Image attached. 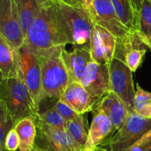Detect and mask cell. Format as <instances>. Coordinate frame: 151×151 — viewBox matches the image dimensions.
I'll list each match as a JSON object with an SVG mask.
<instances>
[{
    "label": "cell",
    "mask_w": 151,
    "mask_h": 151,
    "mask_svg": "<svg viewBox=\"0 0 151 151\" xmlns=\"http://www.w3.org/2000/svg\"><path fill=\"white\" fill-rule=\"evenodd\" d=\"M139 114L142 115L146 118H151V101Z\"/></svg>",
    "instance_id": "31"
},
{
    "label": "cell",
    "mask_w": 151,
    "mask_h": 151,
    "mask_svg": "<svg viewBox=\"0 0 151 151\" xmlns=\"http://www.w3.org/2000/svg\"><path fill=\"white\" fill-rule=\"evenodd\" d=\"M0 35L17 50L24 45L14 0H0Z\"/></svg>",
    "instance_id": "9"
},
{
    "label": "cell",
    "mask_w": 151,
    "mask_h": 151,
    "mask_svg": "<svg viewBox=\"0 0 151 151\" xmlns=\"http://www.w3.org/2000/svg\"><path fill=\"white\" fill-rule=\"evenodd\" d=\"M139 33L148 45L151 41V0H142L139 14Z\"/></svg>",
    "instance_id": "22"
},
{
    "label": "cell",
    "mask_w": 151,
    "mask_h": 151,
    "mask_svg": "<svg viewBox=\"0 0 151 151\" xmlns=\"http://www.w3.org/2000/svg\"><path fill=\"white\" fill-rule=\"evenodd\" d=\"M63 22L68 44L73 49L89 50L94 22L83 6H70L63 2L56 4Z\"/></svg>",
    "instance_id": "3"
},
{
    "label": "cell",
    "mask_w": 151,
    "mask_h": 151,
    "mask_svg": "<svg viewBox=\"0 0 151 151\" xmlns=\"http://www.w3.org/2000/svg\"></svg>",
    "instance_id": "39"
},
{
    "label": "cell",
    "mask_w": 151,
    "mask_h": 151,
    "mask_svg": "<svg viewBox=\"0 0 151 151\" xmlns=\"http://www.w3.org/2000/svg\"><path fill=\"white\" fill-rule=\"evenodd\" d=\"M53 107L66 121L75 120L83 116L77 113L71 106L60 99L57 100Z\"/></svg>",
    "instance_id": "27"
},
{
    "label": "cell",
    "mask_w": 151,
    "mask_h": 151,
    "mask_svg": "<svg viewBox=\"0 0 151 151\" xmlns=\"http://www.w3.org/2000/svg\"><path fill=\"white\" fill-rule=\"evenodd\" d=\"M18 151H20V150H18ZM29 151H33V150H29Z\"/></svg>",
    "instance_id": "38"
},
{
    "label": "cell",
    "mask_w": 151,
    "mask_h": 151,
    "mask_svg": "<svg viewBox=\"0 0 151 151\" xmlns=\"http://www.w3.org/2000/svg\"><path fill=\"white\" fill-rule=\"evenodd\" d=\"M122 24L131 32H139V16L131 0H111Z\"/></svg>",
    "instance_id": "20"
},
{
    "label": "cell",
    "mask_w": 151,
    "mask_h": 151,
    "mask_svg": "<svg viewBox=\"0 0 151 151\" xmlns=\"http://www.w3.org/2000/svg\"><path fill=\"white\" fill-rule=\"evenodd\" d=\"M150 44H151V41H150V43H149V44H148V45H150ZM148 45H147V47H148Z\"/></svg>",
    "instance_id": "37"
},
{
    "label": "cell",
    "mask_w": 151,
    "mask_h": 151,
    "mask_svg": "<svg viewBox=\"0 0 151 151\" xmlns=\"http://www.w3.org/2000/svg\"><path fill=\"white\" fill-rule=\"evenodd\" d=\"M132 73L122 55L115 52L114 58L109 66L111 92L117 95L131 113H134L136 112L134 104L136 91Z\"/></svg>",
    "instance_id": "6"
},
{
    "label": "cell",
    "mask_w": 151,
    "mask_h": 151,
    "mask_svg": "<svg viewBox=\"0 0 151 151\" xmlns=\"http://www.w3.org/2000/svg\"><path fill=\"white\" fill-rule=\"evenodd\" d=\"M62 2L70 6H83L81 0H61Z\"/></svg>",
    "instance_id": "33"
},
{
    "label": "cell",
    "mask_w": 151,
    "mask_h": 151,
    "mask_svg": "<svg viewBox=\"0 0 151 151\" xmlns=\"http://www.w3.org/2000/svg\"><path fill=\"white\" fill-rule=\"evenodd\" d=\"M57 3L43 7L29 26L24 47L37 55L58 46H66L68 40Z\"/></svg>",
    "instance_id": "1"
},
{
    "label": "cell",
    "mask_w": 151,
    "mask_h": 151,
    "mask_svg": "<svg viewBox=\"0 0 151 151\" xmlns=\"http://www.w3.org/2000/svg\"><path fill=\"white\" fill-rule=\"evenodd\" d=\"M60 99L81 115L92 111L100 100L90 95L81 83L70 81Z\"/></svg>",
    "instance_id": "15"
},
{
    "label": "cell",
    "mask_w": 151,
    "mask_h": 151,
    "mask_svg": "<svg viewBox=\"0 0 151 151\" xmlns=\"http://www.w3.org/2000/svg\"><path fill=\"white\" fill-rule=\"evenodd\" d=\"M37 135L33 151H83L66 131L58 129L41 122L34 115Z\"/></svg>",
    "instance_id": "5"
},
{
    "label": "cell",
    "mask_w": 151,
    "mask_h": 151,
    "mask_svg": "<svg viewBox=\"0 0 151 151\" xmlns=\"http://www.w3.org/2000/svg\"><path fill=\"white\" fill-rule=\"evenodd\" d=\"M151 101V92L143 89L139 84L137 83L135 97H134V109L136 113L139 114Z\"/></svg>",
    "instance_id": "26"
},
{
    "label": "cell",
    "mask_w": 151,
    "mask_h": 151,
    "mask_svg": "<svg viewBox=\"0 0 151 151\" xmlns=\"http://www.w3.org/2000/svg\"><path fill=\"white\" fill-rule=\"evenodd\" d=\"M66 46H58L37 54L41 72L44 99L61 97L69 83L62 52Z\"/></svg>",
    "instance_id": "2"
},
{
    "label": "cell",
    "mask_w": 151,
    "mask_h": 151,
    "mask_svg": "<svg viewBox=\"0 0 151 151\" xmlns=\"http://www.w3.org/2000/svg\"><path fill=\"white\" fill-rule=\"evenodd\" d=\"M19 16L21 28L25 38L27 32L34 19L38 16L41 8L36 0H14Z\"/></svg>",
    "instance_id": "19"
},
{
    "label": "cell",
    "mask_w": 151,
    "mask_h": 151,
    "mask_svg": "<svg viewBox=\"0 0 151 151\" xmlns=\"http://www.w3.org/2000/svg\"><path fill=\"white\" fill-rule=\"evenodd\" d=\"M80 83L90 95L100 100L111 92L109 66L92 60L87 66Z\"/></svg>",
    "instance_id": "12"
},
{
    "label": "cell",
    "mask_w": 151,
    "mask_h": 151,
    "mask_svg": "<svg viewBox=\"0 0 151 151\" xmlns=\"http://www.w3.org/2000/svg\"><path fill=\"white\" fill-rule=\"evenodd\" d=\"M125 151H151V130Z\"/></svg>",
    "instance_id": "29"
},
{
    "label": "cell",
    "mask_w": 151,
    "mask_h": 151,
    "mask_svg": "<svg viewBox=\"0 0 151 151\" xmlns=\"http://www.w3.org/2000/svg\"><path fill=\"white\" fill-rule=\"evenodd\" d=\"M131 2H132L133 6H134V9H135L136 12L137 13V14H139L140 9H141L142 4V0H131Z\"/></svg>",
    "instance_id": "32"
},
{
    "label": "cell",
    "mask_w": 151,
    "mask_h": 151,
    "mask_svg": "<svg viewBox=\"0 0 151 151\" xmlns=\"http://www.w3.org/2000/svg\"><path fill=\"white\" fill-rule=\"evenodd\" d=\"M150 130L151 118H146L136 112L131 113L122 128L109 141V151H125Z\"/></svg>",
    "instance_id": "7"
},
{
    "label": "cell",
    "mask_w": 151,
    "mask_h": 151,
    "mask_svg": "<svg viewBox=\"0 0 151 151\" xmlns=\"http://www.w3.org/2000/svg\"><path fill=\"white\" fill-rule=\"evenodd\" d=\"M0 72L1 80L21 78V57L19 50L12 47L0 35Z\"/></svg>",
    "instance_id": "17"
},
{
    "label": "cell",
    "mask_w": 151,
    "mask_h": 151,
    "mask_svg": "<svg viewBox=\"0 0 151 151\" xmlns=\"http://www.w3.org/2000/svg\"><path fill=\"white\" fill-rule=\"evenodd\" d=\"M92 111V120L83 151H91L100 145H108L116 131L110 119L98 105H96Z\"/></svg>",
    "instance_id": "13"
},
{
    "label": "cell",
    "mask_w": 151,
    "mask_h": 151,
    "mask_svg": "<svg viewBox=\"0 0 151 151\" xmlns=\"http://www.w3.org/2000/svg\"><path fill=\"white\" fill-rule=\"evenodd\" d=\"M0 101L5 105L15 125L38 113L29 90L20 78L1 80Z\"/></svg>",
    "instance_id": "4"
},
{
    "label": "cell",
    "mask_w": 151,
    "mask_h": 151,
    "mask_svg": "<svg viewBox=\"0 0 151 151\" xmlns=\"http://www.w3.org/2000/svg\"><path fill=\"white\" fill-rule=\"evenodd\" d=\"M14 128L20 138L21 144L19 150H32L37 135V128L33 116H29L19 121Z\"/></svg>",
    "instance_id": "21"
},
{
    "label": "cell",
    "mask_w": 151,
    "mask_h": 151,
    "mask_svg": "<svg viewBox=\"0 0 151 151\" xmlns=\"http://www.w3.org/2000/svg\"><path fill=\"white\" fill-rule=\"evenodd\" d=\"M87 11L94 24L109 30L117 38H124L131 32L120 22L111 0H94Z\"/></svg>",
    "instance_id": "10"
},
{
    "label": "cell",
    "mask_w": 151,
    "mask_h": 151,
    "mask_svg": "<svg viewBox=\"0 0 151 151\" xmlns=\"http://www.w3.org/2000/svg\"><path fill=\"white\" fill-rule=\"evenodd\" d=\"M35 115L44 123L58 129L63 130V131L65 130L67 121L54 109V107L51 108L43 113L39 112L35 114Z\"/></svg>",
    "instance_id": "25"
},
{
    "label": "cell",
    "mask_w": 151,
    "mask_h": 151,
    "mask_svg": "<svg viewBox=\"0 0 151 151\" xmlns=\"http://www.w3.org/2000/svg\"><path fill=\"white\" fill-rule=\"evenodd\" d=\"M15 125L5 105L0 101V151H6L4 148L6 137L9 131L15 128Z\"/></svg>",
    "instance_id": "24"
},
{
    "label": "cell",
    "mask_w": 151,
    "mask_h": 151,
    "mask_svg": "<svg viewBox=\"0 0 151 151\" xmlns=\"http://www.w3.org/2000/svg\"><path fill=\"white\" fill-rule=\"evenodd\" d=\"M81 1L82 2V4L84 8L86 10H88L91 7L94 0H81Z\"/></svg>",
    "instance_id": "34"
},
{
    "label": "cell",
    "mask_w": 151,
    "mask_h": 151,
    "mask_svg": "<svg viewBox=\"0 0 151 151\" xmlns=\"http://www.w3.org/2000/svg\"><path fill=\"white\" fill-rule=\"evenodd\" d=\"M21 57V78L29 90L35 110L39 113L40 105L44 100L41 72L38 56L24 47L19 50Z\"/></svg>",
    "instance_id": "8"
},
{
    "label": "cell",
    "mask_w": 151,
    "mask_h": 151,
    "mask_svg": "<svg viewBox=\"0 0 151 151\" xmlns=\"http://www.w3.org/2000/svg\"><path fill=\"white\" fill-rule=\"evenodd\" d=\"M41 7L50 5V4H55V3L62 2L61 0H36Z\"/></svg>",
    "instance_id": "30"
},
{
    "label": "cell",
    "mask_w": 151,
    "mask_h": 151,
    "mask_svg": "<svg viewBox=\"0 0 151 151\" xmlns=\"http://www.w3.org/2000/svg\"><path fill=\"white\" fill-rule=\"evenodd\" d=\"M148 48L151 50V44H150V45H148Z\"/></svg>",
    "instance_id": "36"
},
{
    "label": "cell",
    "mask_w": 151,
    "mask_h": 151,
    "mask_svg": "<svg viewBox=\"0 0 151 151\" xmlns=\"http://www.w3.org/2000/svg\"><path fill=\"white\" fill-rule=\"evenodd\" d=\"M111 122L115 131L122 128L131 113L124 102L113 92L108 93L97 103Z\"/></svg>",
    "instance_id": "18"
},
{
    "label": "cell",
    "mask_w": 151,
    "mask_h": 151,
    "mask_svg": "<svg viewBox=\"0 0 151 151\" xmlns=\"http://www.w3.org/2000/svg\"><path fill=\"white\" fill-rule=\"evenodd\" d=\"M91 151H109V150H106V149H105V148H103V147H97V148L94 149V150H91Z\"/></svg>",
    "instance_id": "35"
},
{
    "label": "cell",
    "mask_w": 151,
    "mask_h": 151,
    "mask_svg": "<svg viewBox=\"0 0 151 151\" xmlns=\"http://www.w3.org/2000/svg\"><path fill=\"white\" fill-rule=\"evenodd\" d=\"M20 138L15 128L10 130L7 134L4 142L6 151H16L20 147Z\"/></svg>",
    "instance_id": "28"
},
{
    "label": "cell",
    "mask_w": 151,
    "mask_h": 151,
    "mask_svg": "<svg viewBox=\"0 0 151 151\" xmlns=\"http://www.w3.org/2000/svg\"><path fill=\"white\" fill-rule=\"evenodd\" d=\"M62 58L70 82L80 83L87 66L93 60L89 50L84 49H73L71 52L64 49Z\"/></svg>",
    "instance_id": "16"
},
{
    "label": "cell",
    "mask_w": 151,
    "mask_h": 151,
    "mask_svg": "<svg viewBox=\"0 0 151 151\" xmlns=\"http://www.w3.org/2000/svg\"><path fill=\"white\" fill-rule=\"evenodd\" d=\"M65 131L70 135V137L82 147H85L86 144L88 134L86 122L84 121L83 115L81 118L75 120H70L66 122Z\"/></svg>",
    "instance_id": "23"
},
{
    "label": "cell",
    "mask_w": 151,
    "mask_h": 151,
    "mask_svg": "<svg viewBox=\"0 0 151 151\" xmlns=\"http://www.w3.org/2000/svg\"><path fill=\"white\" fill-rule=\"evenodd\" d=\"M148 48L138 32H131L122 38H118L116 51L120 53L127 66L135 72L143 62Z\"/></svg>",
    "instance_id": "14"
},
{
    "label": "cell",
    "mask_w": 151,
    "mask_h": 151,
    "mask_svg": "<svg viewBox=\"0 0 151 151\" xmlns=\"http://www.w3.org/2000/svg\"><path fill=\"white\" fill-rule=\"evenodd\" d=\"M118 38L101 26L94 24L90 45V52L94 61L110 66L116 52Z\"/></svg>",
    "instance_id": "11"
}]
</instances>
